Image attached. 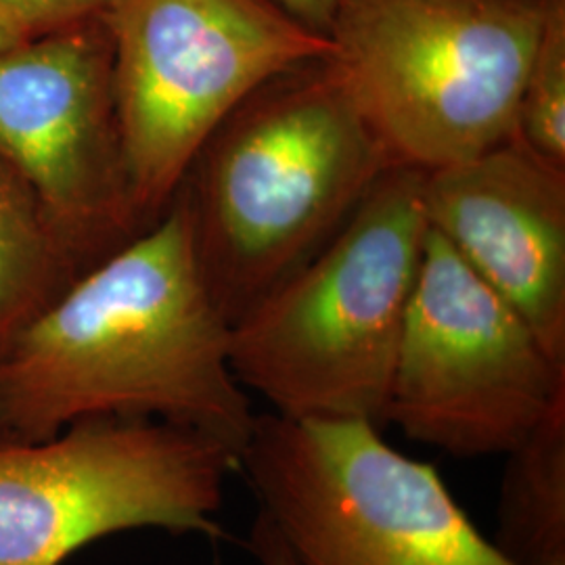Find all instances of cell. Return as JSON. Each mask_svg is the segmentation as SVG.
Here are the masks:
<instances>
[{"mask_svg":"<svg viewBox=\"0 0 565 565\" xmlns=\"http://www.w3.org/2000/svg\"><path fill=\"white\" fill-rule=\"evenodd\" d=\"M181 191L0 350V443H42L93 417L195 429L242 459L256 424L228 359Z\"/></svg>","mask_w":565,"mask_h":565,"instance_id":"obj_1","label":"cell"},{"mask_svg":"<svg viewBox=\"0 0 565 565\" xmlns=\"http://www.w3.org/2000/svg\"><path fill=\"white\" fill-rule=\"evenodd\" d=\"M392 168L401 166L324 60L245 99L179 189L203 279L226 323L315 256Z\"/></svg>","mask_w":565,"mask_h":565,"instance_id":"obj_2","label":"cell"},{"mask_svg":"<svg viewBox=\"0 0 565 565\" xmlns=\"http://www.w3.org/2000/svg\"><path fill=\"white\" fill-rule=\"evenodd\" d=\"M422 181V170L392 168L315 256L231 324V369L275 415L384 427L427 235Z\"/></svg>","mask_w":565,"mask_h":565,"instance_id":"obj_3","label":"cell"},{"mask_svg":"<svg viewBox=\"0 0 565 565\" xmlns=\"http://www.w3.org/2000/svg\"><path fill=\"white\" fill-rule=\"evenodd\" d=\"M551 0H340L324 63L401 168L515 137Z\"/></svg>","mask_w":565,"mask_h":565,"instance_id":"obj_4","label":"cell"},{"mask_svg":"<svg viewBox=\"0 0 565 565\" xmlns=\"http://www.w3.org/2000/svg\"><path fill=\"white\" fill-rule=\"evenodd\" d=\"M107 23L126 168L147 226L245 99L331 51L327 34L273 0H120Z\"/></svg>","mask_w":565,"mask_h":565,"instance_id":"obj_5","label":"cell"},{"mask_svg":"<svg viewBox=\"0 0 565 565\" xmlns=\"http://www.w3.org/2000/svg\"><path fill=\"white\" fill-rule=\"evenodd\" d=\"M239 469L298 565H518L369 422L258 415Z\"/></svg>","mask_w":565,"mask_h":565,"instance_id":"obj_6","label":"cell"},{"mask_svg":"<svg viewBox=\"0 0 565 565\" xmlns=\"http://www.w3.org/2000/svg\"><path fill=\"white\" fill-rule=\"evenodd\" d=\"M239 459L181 425L93 417L42 443H0V565H63L99 539L158 527L223 539Z\"/></svg>","mask_w":565,"mask_h":565,"instance_id":"obj_7","label":"cell"},{"mask_svg":"<svg viewBox=\"0 0 565 565\" xmlns=\"http://www.w3.org/2000/svg\"><path fill=\"white\" fill-rule=\"evenodd\" d=\"M562 404L565 363L427 228L385 425L452 457L509 455Z\"/></svg>","mask_w":565,"mask_h":565,"instance_id":"obj_8","label":"cell"},{"mask_svg":"<svg viewBox=\"0 0 565 565\" xmlns=\"http://www.w3.org/2000/svg\"><path fill=\"white\" fill-rule=\"evenodd\" d=\"M0 158L84 270L147 228L121 145L107 18L0 55Z\"/></svg>","mask_w":565,"mask_h":565,"instance_id":"obj_9","label":"cell"},{"mask_svg":"<svg viewBox=\"0 0 565 565\" xmlns=\"http://www.w3.org/2000/svg\"><path fill=\"white\" fill-rule=\"evenodd\" d=\"M427 228L565 363V166L518 135L424 172Z\"/></svg>","mask_w":565,"mask_h":565,"instance_id":"obj_10","label":"cell"},{"mask_svg":"<svg viewBox=\"0 0 565 565\" xmlns=\"http://www.w3.org/2000/svg\"><path fill=\"white\" fill-rule=\"evenodd\" d=\"M82 273L32 189L0 158V350Z\"/></svg>","mask_w":565,"mask_h":565,"instance_id":"obj_11","label":"cell"},{"mask_svg":"<svg viewBox=\"0 0 565 565\" xmlns=\"http://www.w3.org/2000/svg\"><path fill=\"white\" fill-rule=\"evenodd\" d=\"M507 457L497 546L518 565H565V404Z\"/></svg>","mask_w":565,"mask_h":565,"instance_id":"obj_12","label":"cell"},{"mask_svg":"<svg viewBox=\"0 0 565 565\" xmlns=\"http://www.w3.org/2000/svg\"><path fill=\"white\" fill-rule=\"evenodd\" d=\"M515 135L546 160L565 166L564 0H551L545 32L522 88Z\"/></svg>","mask_w":565,"mask_h":565,"instance_id":"obj_13","label":"cell"},{"mask_svg":"<svg viewBox=\"0 0 565 565\" xmlns=\"http://www.w3.org/2000/svg\"><path fill=\"white\" fill-rule=\"evenodd\" d=\"M11 7L34 36H44L70 25L105 20L120 0H0Z\"/></svg>","mask_w":565,"mask_h":565,"instance_id":"obj_14","label":"cell"},{"mask_svg":"<svg viewBox=\"0 0 565 565\" xmlns=\"http://www.w3.org/2000/svg\"><path fill=\"white\" fill-rule=\"evenodd\" d=\"M249 548L260 565H298L296 557L289 553L281 536L277 534V530L264 518L263 513H258L254 527H252Z\"/></svg>","mask_w":565,"mask_h":565,"instance_id":"obj_15","label":"cell"},{"mask_svg":"<svg viewBox=\"0 0 565 565\" xmlns=\"http://www.w3.org/2000/svg\"><path fill=\"white\" fill-rule=\"evenodd\" d=\"M303 25L327 34L340 0H273Z\"/></svg>","mask_w":565,"mask_h":565,"instance_id":"obj_16","label":"cell"},{"mask_svg":"<svg viewBox=\"0 0 565 565\" xmlns=\"http://www.w3.org/2000/svg\"><path fill=\"white\" fill-rule=\"evenodd\" d=\"M34 32L28 28V23L21 20L20 15L0 2V55L11 53L23 44L34 41Z\"/></svg>","mask_w":565,"mask_h":565,"instance_id":"obj_17","label":"cell"}]
</instances>
